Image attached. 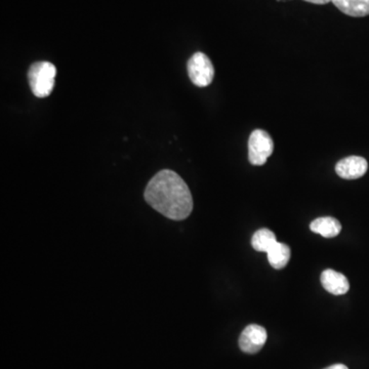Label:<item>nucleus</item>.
I'll return each mask as SVG.
<instances>
[{"mask_svg":"<svg viewBox=\"0 0 369 369\" xmlns=\"http://www.w3.org/2000/svg\"><path fill=\"white\" fill-rule=\"evenodd\" d=\"M144 196L152 209L170 220H184L193 211L188 184L172 170L157 172L146 187Z\"/></svg>","mask_w":369,"mask_h":369,"instance_id":"nucleus-1","label":"nucleus"},{"mask_svg":"<svg viewBox=\"0 0 369 369\" xmlns=\"http://www.w3.org/2000/svg\"><path fill=\"white\" fill-rule=\"evenodd\" d=\"M57 69L49 62H36L28 71L29 84L32 93L37 98H47L54 88Z\"/></svg>","mask_w":369,"mask_h":369,"instance_id":"nucleus-2","label":"nucleus"},{"mask_svg":"<svg viewBox=\"0 0 369 369\" xmlns=\"http://www.w3.org/2000/svg\"><path fill=\"white\" fill-rule=\"evenodd\" d=\"M274 151V143L264 129H254L248 140V160L252 165H264Z\"/></svg>","mask_w":369,"mask_h":369,"instance_id":"nucleus-3","label":"nucleus"},{"mask_svg":"<svg viewBox=\"0 0 369 369\" xmlns=\"http://www.w3.org/2000/svg\"><path fill=\"white\" fill-rule=\"evenodd\" d=\"M191 81L198 88H206L213 82L215 68L209 57L204 52H195L187 64Z\"/></svg>","mask_w":369,"mask_h":369,"instance_id":"nucleus-4","label":"nucleus"},{"mask_svg":"<svg viewBox=\"0 0 369 369\" xmlns=\"http://www.w3.org/2000/svg\"><path fill=\"white\" fill-rule=\"evenodd\" d=\"M268 338L265 328L257 324H250L241 332L239 347L247 354H256L264 347Z\"/></svg>","mask_w":369,"mask_h":369,"instance_id":"nucleus-5","label":"nucleus"},{"mask_svg":"<svg viewBox=\"0 0 369 369\" xmlns=\"http://www.w3.org/2000/svg\"><path fill=\"white\" fill-rule=\"evenodd\" d=\"M368 170V163L361 156H348L339 160L336 165V172L345 180H357L363 177Z\"/></svg>","mask_w":369,"mask_h":369,"instance_id":"nucleus-6","label":"nucleus"},{"mask_svg":"<svg viewBox=\"0 0 369 369\" xmlns=\"http://www.w3.org/2000/svg\"><path fill=\"white\" fill-rule=\"evenodd\" d=\"M321 283L325 291L334 295H345L350 289L347 277L332 269L323 271L321 274Z\"/></svg>","mask_w":369,"mask_h":369,"instance_id":"nucleus-7","label":"nucleus"},{"mask_svg":"<svg viewBox=\"0 0 369 369\" xmlns=\"http://www.w3.org/2000/svg\"><path fill=\"white\" fill-rule=\"evenodd\" d=\"M339 11L353 18L369 16V0H332Z\"/></svg>","mask_w":369,"mask_h":369,"instance_id":"nucleus-8","label":"nucleus"},{"mask_svg":"<svg viewBox=\"0 0 369 369\" xmlns=\"http://www.w3.org/2000/svg\"><path fill=\"white\" fill-rule=\"evenodd\" d=\"M310 229L314 233H317L325 238H334L341 233V225L336 218L323 216L314 220L310 225Z\"/></svg>","mask_w":369,"mask_h":369,"instance_id":"nucleus-9","label":"nucleus"},{"mask_svg":"<svg viewBox=\"0 0 369 369\" xmlns=\"http://www.w3.org/2000/svg\"><path fill=\"white\" fill-rule=\"evenodd\" d=\"M291 254L289 246L284 245V243L278 242V241L266 252L269 263L276 270L286 268L289 259H291Z\"/></svg>","mask_w":369,"mask_h":369,"instance_id":"nucleus-10","label":"nucleus"},{"mask_svg":"<svg viewBox=\"0 0 369 369\" xmlns=\"http://www.w3.org/2000/svg\"><path fill=\"white\" fill-rule=\"evenodd\" d=\"M276 242V236L269 229L257 230L252 238V247L257 252H266Z\"/></svg>","mask_w":369,"mask_h":369,"instance_id":"nucleus-11","label":"nucleus"},{"mask_svg":"<svg viewBox=\"0 0 369 369\" xmlns=\"http://www.w3.org/2000/svg\"><path fill=\"white\" fill-rule=\"evenodd\" d=\"M304 1L309 2V4H318V6H324V4L332 2V0H304Z\"/></svg>","mask_w":369,"mask_h":369,"instance_id":"nucleus-12","label":"nucleus"},{"mask_svg":"<svg viewBox=\"0 0 369 369\" xmlns=\"http://www.w3.org/2000/svg\"><path fill=\"white\" fill-rule=\"evenodd\" d=\"M324 369H348L347 366L344 365V364H334V365L329 366V368H327Z\"/></svg>","mask_w":369,"mask_h":369,"instance_id":"nucleus-13","label":"nucleus"}]
</instances>
